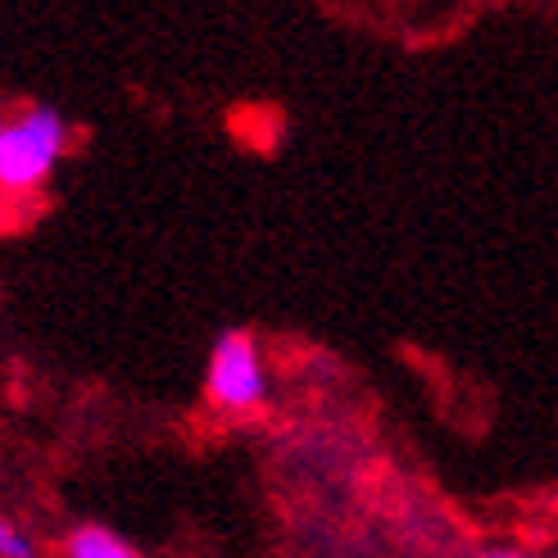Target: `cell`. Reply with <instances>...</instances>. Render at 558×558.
<instances>
[{"mask_svg": "<svg viewBox=\"0 0 558 558\" xmlns=\"http://www.w3.org/2000/svg\"><path fill=\"white\" fill-rule=\"evenodd\" d=\"M69 150V123L54 109H27L0 132V191H37Z\"/></svg>", "mask_w": 558, "mask_h": 558, "instance_id": "cell-1", "label": "cell"}, {"mask_svg": "<svg viewBox=\"0 0 558 558\" xmlns=\"http://www.w3.org/2000/svg\"><path fill=\"white\" fill-rule=\"evenodd\" d=\"M205 390H209L214 409H222V413H255L268 400L264 354H259L250 331H222L214 341Z\"/></svg>", "mask_w": 558, "mask_h": 558, "instance_id": "cell-2", "label": "cell"}, {"mask_svg": "<svg viewBox=\"0 0 558 558\" xmlns=\"http://www.w3.org/2000/svg\"><path fill=\"white\" fill-rule=\"evenodd\" d=\"M69 558H142L123 536L114 532H105V526H77V532L69 536L64 545Z\"/></svg>", "mask_w": 558, "mask_h": 558, "instance_id": "cell-3", "label": "cell"}, {"mask_svg": "<svg viewBox=\"0 0 558 558\" xmlns=\"http://www.w3.org/2000/svg\"><path fill=\"white\" fill-rule=\"evenodd\" d=\"M0 558H37L33 541H27L10 518H0Z\"/></svg>", "mask_w": 558, "mask_h": 558, "instance_id": "cell-4", "label": "cell"}, {"mask_svg": "<svg viewBox=\"0 0 558 558\" xmlns=\"http://www.w3.org/2000/svg\"><path fill=\"white\" fill-rule=\"evenodd\" d=\"M477 558H522V554H513V549H490V554H477Z\"/></svg>", "mask_w": 558, "mask_h": 558, "instance_id": "cell-5", "label": "cell"}, {"mask_svg": "<svg viewBox=\"0 0 558 558\" xmlns=\"http://www.w3.org/2000/svg\"><path fill=\"white\" fill-rule=\"evenodd\" d=\"M0 132H5V123H0Z\"/></svg>", "mask_w": 558, "mask_h": 558, "instance_id": "cell-6", "label": "cell"}]
</instances>
